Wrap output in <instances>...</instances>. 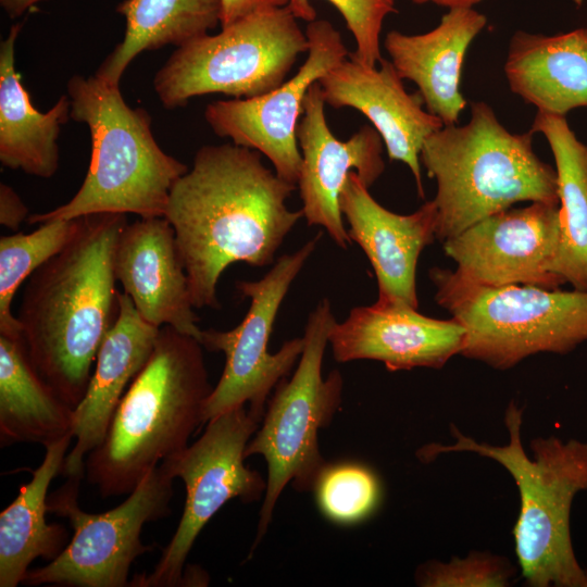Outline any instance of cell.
Segmentation results:
<instances>
[{
  "label": "cell",
  "mask_w": 587,
  "mask_h": 587,
  "mask_svg": "<svg viewBox=\"0 0 587 587\" xmlns=\"http://www.w3.org/2000/svg\"><path fill=\"white\" fill-rule=\"evenodd\" d=\"M160 329L141 317L128 295L118 291L116 321L100 346L86 394L74 409L75 445L61 471L66 478H83L85 458L103 442L126 387L148 362Z\"/></svg>",
  "instance_id": "cell-20"
},
{
  "label": "cell",
  "mask_w": 587,
  "mask_h": 587,
  "mask_svg": "<svg viewBox=\"0 0 587 587\" xmlns=\"http://www.w3.org/2000/svg\"><path fill=\"white\" fill-rule=\"evenodd\" d=\"M379 65L367 66L349 54L319 80L325 103L364 114L380 135L389 159L408 165L419 196L424 198L421 149L425 139L445 125L423 109L419 91L407 92L390 61L383 58Z\"/></svg>",
  "instance_id": "cell-17"
},
{
  "label": "cell",
  "mask_w": 587,
  "mask_h": 587,
  "mask_svg": "<svg viewBox=\"0 0 587 587\" xmlns=\"http://www.w3.org/2000/svg\"><path fill=\"white\" fill-rule=\"evenodd\" d=\"M342 15L351 32L357 50L351 53L361 63L376 66L380 62V32L384 20L396 12L395 0H328ZM289 9L297 18L305 22L316 20V11L310 0H289Z\"/></svg>",
  "instance_id": "cell-30"
},
{
  "label": "cell",
  "mask_w": 587,
  "mask_h": 587,
  "mask_svg": "<svg viewBox=\"0 0 587 587\" xmlns=\"http://www.w3.org/2000/svg\"><path fill=\"white\" fill-rule=\"evenodd\" d=\"M114 273L145 321L200 341V320L175 230L165 216L139 217L125 225L115 248Z\"/></svg>",
  "instance_id": "cell-18"
},
{
  "label": "cell",
  "mask_w": 587,
  "mask_h": 587,
  "mask_svg": "<svg viewBox=\"0 0 587 587\" xmlns=\"http://www.w3.org/2000/svg\"><path fill=\"white\" fill-rule=\"evenodd\" d=\"M221 26L225 27L255 12L286 7L289 0H221Z\"/></svg>",
  "instance_id": "cell-32"
},
{
  "label": "cell",
  "mask_w": 587,
  "mask_h": 587,
  "mask_svg": "<svg viewBox=\"0 0 587 587\" xmlns=\"http://www.w3.org/2000/svg\"><path fill=\"white\" fill-rule=\"evenodd\" d=\"M126 214L82 216L75 237L26 282L17 320L38 374L72 408L118 314L114 253Z\"/></svg>",
  "instance_id": "cell-2"
},
{
  "label": "cell",
  "mask_w": 587,
  "mask_h": 587,
  "mask_svg": "<svg viewBox=\"0 0 587 587\" xmlns=\"http://www.w3.org/2000/svg\"><path fill=\"white\" fill-rule=\"evenodd\" d=\"M486 24L473 8H453L427 33L386 35L384 47L397 73L417 86L426 110L445 126L455 124L466 107L460 88L463 61Z\"/></svg>",
  "instance_id": "cell-21"
},
{
  "label": "cell",
  "mask_w": 587,
  "mask_h": 587,
  "mask_svg": "<svg viewBox=\"0 0 587 587\" xmlns=\"http://www.w3.org/2000/svg\"><path fill=\"white\" fill-rule=\"evenodd\" d=\"M82 217L50 220L32 233L0 238V335L21 336V325L12 312L17 289L49 259L59 253L78 233Z\"/></svg>",
  "instance_id": "cell-28"
},
{
  "label": "cell",
  "mask_w": 587,
  "mask_h": 587,
  "mask_svg": "<svg viewBox=\"0 0 587 587\" xmlns=\"http://www.w3.org/2000/svg\"><path fill=\"white\" fill-rule=\"evenodd\" d=\"M71 118L87 125L92 140L87 175L73 198L29 224L98 213L164 216L170 193L188 167L165 153L151 130V116L130 108L120 85L96 75H74L66 85Z\"/></svg>",
  "instance_id": "cell-6"
},
{
  "label": "cell",
  "mask_w": 587,
  "mask_h": 587,
  "mask_svg": "<svg viewBox=\"0 0 587 587\" xmlns=\"http://www.w3.org/2000/svg\"><path fill=\"white\" fill-rule=\"evenodd\" d=\"M297 185L280 178L257 150L207 145L174 184L165 217L175 230L195 308L218 309L217 283L233 263H274L286 236L303 217L286 201Z\"/></svg>",
  "instance_id": "cell-1"
},
{
  "label": "cell",
  "mask_w": 587,
  "mask_h": 587,
  "mask_svg": "<svg viewBox=\"0 0 587 587\" xmlns=\"http://www.w3.org/2000/svg\"><path fill=\"white\" fill-rule=\"evenodd\" d=\"M319 82L309 88L297 126L301 167L297 186L308 225L322 226L334 242L346 250L351 245L345 228L339 198L351 172L370 188L383 174V139L374 127L362 126L348 140L330 132Z\"/></svg>",
  "instance_id": "cell-15"
},
{
  "label": "cell",
  "mask_w": 587,
  "mask_h": 587,
  "mask_svg": "<svg viewBox=\"0 0 587 587\" xmlns=\"http://www.w3.org/2000/svg\"><path fill=\"white\" fill-rule=\"evenodd\" d=\"M429 278L436 302L466 330L465 358L507 370L533 354H564L587 341V290L484 286L440 267L430 268Z\"/></svg>",
  "instance_id": "cell-7"
},
{
  "label": "cell",
  "mask_w": 587,
  "mask_h": 587,
  "mask_svg": "<svg viewBox=\"0 0 587 587\" xmlns=\"http://www.w3.org/2000/svg\"><path fill=\"white\" fill-rule=\"evenodd\" d=\"M28 209L16 191L7 184H0V224L9 229H17L28 218Z\"/></svg>",
  "instance_id": "cell-33"
},
{
  "label": "cell",
  "mask_w": 587,
  "mask_h": 587,
  "mask_svg": "<svg viewBox=\"0 0 587 587\" xmlns=\"http://www.w3.org/2000/svg\"><path fill=\"white\" fill-rule=\"evenodd\" d=\"M336 323L329 299H322L305 325L304 348L290 379H282L245 458L262 455L267 464L266 490L254 542L249 555L266 534L282 491L291 483L298 491L314 490L328 464L319 448V432L327 427L341 404L344 379L338 370L326 378L322 365L330 330Z\"/></svg>",
  "instance_id": "cell-8"
},
{
  "label": "cell",
  "mask_w": 587,
  "mask_h": 587,
  "mask_svg": "<svg viewBox=\"0 0 587 587\" xmlns=\"http://www.w3.org/2000/svg\"><path fill=\"white\" fill-rule=\"evenodd\" d=\"M523 409L511 401L504 413L509 441L478 442L454 425L452 445L429 444L419 450L423 461L441 453L474 452L501 464L520 491L521 509L513 528L522 575L532 587H587V570L578 563L570 534L575 496L587 490V442L558 437L532 441L533 459L521 437Z\"/></svg>",
  "instance_id": "cell-4"
},
{
  "label": "cell",
  "mask_w": 587,
  "mask_h": 587,
  "mask_svg": "<svg viewBox=\"0 0 587 587\" xmlns=\"http://www.w3.org/2000/svg\"><path fill=\"white\" fill-rule=\"evenodd\" d=\"M73 435L45 447L41 464L20 486L16 498L0 513V587L23 583L37 558L52 561L66 547L68 534L61 524H48V489L61 473Z\"/></svg>",
  "instance_id": "cell-24"
},
{
  "label": "cell",
  "mask_w": 587,
  "mask_h": 587,
  "mask_svg": "<svg viewBox=\"0 0 587 587\" xmlns=\"http://www.w3.org/2000/svg\"><path fill=\"white\" fill-rule=\"evenodd\" d=\"M116 12L125 17L123 40L96 72L100 79L120 85L130 62L141 52L172 45L182 47L221 23V0H124Z\"/></svg>",
  "instance_id": "cell-27"
},
{
  "label": "cell",
  "mask_w": 587,
  "mask_h": 587,
  "mask_svg": "<svg viewBox=\"0 0 587 587\" xmlns=\"http://www.w3.org/2000/svg\"><path fill=\"white\" fill-rule=\"evenodd\" d=\"M288 5L247 15L171 54L153 77L166 109L191 98L222 93L253 98L282 85L309 42Z\"/></svg>",
  "instance_id": "cell-9"
},
{
  "label": "cell",
  "mask_w": 587,
  "mask_h": 587,
  "mask_svg": "<svg viewBox=\"0 0 587 587\" xmlns=\"http://www.w3.org/2000/svg\"><path fill=\"white\" fill-rule=\"evenodd\" d=\"M466 330L457 320H438L409 304L379 300L353 308L335 323L328 338L339 363L375 360L390 372L442 367L461 354Z\"/></svg>",
  "instance_id": "cell-16"
},
{
  "label": "cell",
  "mask_w": 587,
  "mask_h": 587,
  "mask_svg": "<svg viewBox=\"0 0 587 587\" xmlns=\"http://www.w3.org/2000/svg\"><path fill=\"white\" fill-rule=\"evenodd\" d=\"M322 232L300 249L279 257L259 280L236 283L238 292L250 299L243 320L230 330H202L200 342L210 351L225 354L223 373L207 399L203 423L240 405L260 421L268 395L287 377L300 359L304 339L287 340L276 353L267 351L273 325L292 282L303 268L322 238Z\"/></svg>",
  "instance_id": "cell-12"
},
{
  "label": "cell",
  "mask_w": 587,
  "mask_h": 587,
  "mask_svg": "<svg viewBox=\"0 0 587 587\" xmlns=\"http://www.w3.org/2000/svg\"><path fill=\"white\" fill-rule=\"evenodd\" d=\"M74 408L38 374L20 337L0 335V444L43 447L73 435Z\"/></svg>",
  "instance_id": "cell-25"
},
{
  "label": "cell",
  "mask_w": 587,
  "mask_h": 587,
  "mask_svg": "<svg viewBox=\"0 0 587 587\" xmlns=\"http://www.w3.org/2000/svg\"><path fill=\"white\" fill-rule=\"evenodd\" d=\"M23 27L15 23L0 43V162L11 170L52 177L60 162L58 138L71 117V100L62 95L39 112L15 70V42Z\"/></svg>",
  "instance_id": "cell-23"
},
{
  "label": "cell",
  "mask_w": 587,
  "mask_h": 587,
  "mask_svg": "<svg viewBox=\"0 0 587 587\" xmlns=\"http://www.w3.org/2000/svg\"><path fill=\"white\" fill-rule=\"evenodd\" d=\"M82 478H67L48 496V512L68 520L74 536L47 565L28 570L23 584L125 587L133 562L153 549L141 541L145 524L171 514L173 480L164 465L152 469L126 500L110 511L89 513L78 505Z\"/></svg>",
  "instance_id": "cell-10"
},
{
  "label": "cell",
  "mask_w": 587,
  "mask_h": 587,
  "mask_svg": "<svg viewBox=\"0 0 587 587\" xmlns=\"http://www.w3.org/2000/svg\"><path fill=\"white\" fill-rule=\"evenodd\" d=\"M513 575L512 566L501 557L472 552L449 562L429 561L415 575L423 587H504Z\"/></svg>",
  "instance_id": "cell-31"
},
{
  "label": "cell",
  "mask_w": 587,
  "mask_h": 587,
  "mask_svg": "<svg viewBox=\"0 0 587 587\" xmlns=\"http://www.w3.org/2000/svg\"><path fill=\"white\" fill-rule=\"evenodd\" d=\"M314 490L321 511L329 520L352 524L370 515L378 503L379 485L374 473L358 463L327 464Z\"/></svg>",
  "instance_id": "cell-29"
},
{
  "label": "cell",
  "mask_w": 587,
  "mask_h": 587,
  "mask_svg": "<svg viewBox=\"0 0 587 587\" xmlns=\"http://www.w3.org/2000/svg\"><path fill=\"white\" fill-rule=\"evenodd\" d=\"M560 230V203L536 201L485 217L442 243L454 271L472 283L557 289L565 284L553 272Z\"/></svg>",
  "instance_id": "cell-14"
},
{
  "label": "cell",
  "mask_w": 587,
  "mask_h": 587,
  "mask_svg": "<svg viewBox=\"0 0 587 587\" xmlns=\"http://www.w3.org/2000/svg\"><path fill=\"white\" fill-rule=\"evenodd\" d=\"M260 423L246 405L237 407L208 421L196 442L161 462L172 477L185 484L183 515L153 571L137 575L129 586L189 585L185 563L212 516L232 499L251 503L265 495L266 480L243 463L246 447Z\"/></svg>",
  "instance_id": "cell-11"
},
{
  "label": "cell",
  "mask_w": 587,
  "mask_h": 587,
  "mask_svg": "<svg viewBox=\"0 0 587 587\" xmlns=\"http://www.w3.org/2000/svg\"><path fill=\"white\" fill-rule=\"evenodd\" d=\"M503 70L512 92L539 112L565 116L587 107V28L554 36L519 30Z\"/></svg>",
  "instance_id": "cell-22"
},
{
  "label": "cell",
  "mask_w": 587,
  "mask_h": 587,
  "mask_svg": "<svg viewBox=\"0 0 587 587\" xmlns=\"http://www.w3.org/2000/svg\"><path fill=\"white\" fill-rule=\"evenodd\" d=\"M351 241L366 254L374 270L378 299L419 307L416 266L421 252L436 239L437 210L433 200L411 214L394 213L370 193L351 172L339 198Z\"/></svg>",
  "instance_id": "cell-19"
},
{
  "label": "cell",
  "mask_w": 587,
  "mask_h": 587,
  "mask_svg": "<svg viewBox=\"0 0 587 587\" xmlns=\"http://www.w3.org/2000/svg\"><path fill=\"white\" fill-rule=\"evenodd\" d=\"M530 132L545 136L555 161L561 230L553 272L587 290V145L565 116L537 111Z\"/></svg>",
  "instance_id": "cell-26"
},
{
  "label": "cell",
  "mask_w": 587,
  "mask_h": 587,
  "mask_svg": "<svg viewBox=\"0 0 587 587\" xmlns=\"http://www.w3.org/2000/svg\"><path fill=\"white\" fill-rule=\"evenodd\" d=\"M533 135L510 133L478 101L467 124L444 126L425 139L420 161L437 183L436 239L444 242L517 202H559L557 171L536 155Z\"/></svg>",
  "instance_id": "cell-5"
},
{
  "label": "cell",
  "mask_w": 587,
  "mask_h": 587,
  "mask_svg": "<svg viewBox=\"0 0 587 587\" xmlns=\"http://www.w3.org/2000/svg\"><path fill=\"white\" fill-rule=\"evenodd\" d=\"M40 1L43 0H0V5L11 18H16Z\"/></svg>",
  "instance_id": "cell-34"
},
{
  "label": "cell",
  "mask_w": 587,
  "mask_h": 587,
  "mask_svg": "<svg viewBox=\"0 0 587 587\" xmlns=\"http://www.w3.org/2000/svg\"><path fill=\"white\" fill-rule=\"evenodd\" d=\"M416 4L424 3H435L440 7H446L448 9L453 8H473V5L479 3L483 0H412Z\"/></svg>",
  "instance_id": "cell-35"
},
{
  "label": "cell",
  "mask_w": 587,
  "mask_h": 587,
  "mask_svg": "<svg viewBox=\"0 0 587 587\" xmlns=\"http://www.w3.org/2000/svg\"><path fill=\"white\" fill-rule=\"evenodd\" d=\"M305 35L308 57L294 77L264 95L211 102L204 111L207 123L218 137L264 154L275 173L295 185L302 162L297 126L305 95L313 83L349 55L340 33L326 20L309 22Z\"/></svg>",
  "instance_id": "cell-13"
},
{
  "label": "cell",
  "mask_w": 587,
  "mask_h": 587,
  "mask_svg": "<svg viewBox=\"0 0 587 587\" xmlns=\"http://www.w3.org/2000/svg\"><path fill=\"white\" fill-rule=\"evenodd\" d=\"M212 387L203 346L171 326L125 391L103 442L87 457V479L103 498L128 495L203 425Z\"/></svg>",
  "instance_id": "cell-3"
}]
</instances>
